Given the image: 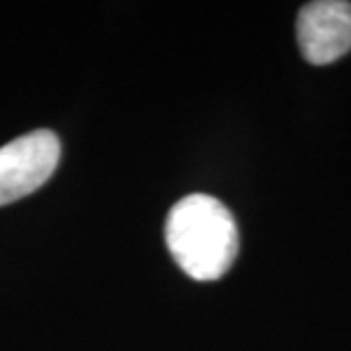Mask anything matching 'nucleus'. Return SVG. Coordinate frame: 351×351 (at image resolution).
Returning a JSON list of instances; mask_svg holds the SVG:
<instances>
[{
  "label": "nucleus",
  "mask_w": 351,
  "mask_h": 351,
  "mask_svg": "<svg viewBox=\"0 0 351 351\" xmlns=\"http://www.w3.org/2000/svg\"><path fill=\"white\" fill-rule=\"evenodd\" d=\"M60 139L51 130H34L0 149V206L37 192L60 165Z\"/></svg>",
  "instance_id": "f03ea898"
},
{
  "label": "nucleus",
  "mask_w": 351,
  "mask_h": 351,
  "mask_svg": "<svg viewBox=\"0 0 351 351\" xmlns=\"http://www.w3.org/2000/svg\"><path fill=\"white\" fill-rule=\"evenodd\" d=\"M297 39L311 64H331L351 51V3L317 0L299 12Z\"/></svg>",
  "instance_id": "7ed1b4c3"
},
{
  "label": "nucleus",
  "mask_w": 351,
  "mask_h": 351,
  "mask_svg": "<svg viewBox=\"0 0 351 351\" xmlns=\"http://www.w3.org/2000/svg\"><path fill=\"white\" fill-rule=\"evenodd\" d=\"M176 265L194 280H217L240 251V235L230 210L206 194L185 196L171 208L165 226Z\"/></svg>",
  "instance_id": "f257e3e1"
}]
</instances>
